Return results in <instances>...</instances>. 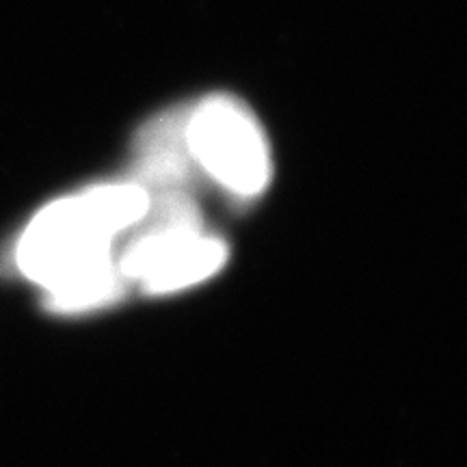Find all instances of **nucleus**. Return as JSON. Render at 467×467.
<instances>
[{
    "mask_svg": "<svg viewBox=\"0 0 467 467\" xmlns=\"http://www.w3.org/2000/svg\"><path fill=\"white\" fill-rule=\"evenodd\" d=\"M189 107H173L150 119L134 139L130 180L148 192L191 191L195 162L186 143Z\"/></svg>",
    "mask_w": 467,
    "mask_h": 467,
    "instance_id": "nucleus-4",
    "label": "nucleus"
},
{
    "mask_svg": "<svg viewBox=\"0 0 467 467\" xmlns=\"http://www.w3.org/2000/svg\"><path fill=\"white\" fill-rule=\"evenodd\" d=\"M186 143L197 171L238 200H255L273 178L271 148L258 117L230 93L189 104Z\"/></svg>",
    "mask_w": 467,
    "mask_h": 467,
    "instance_id": "nucleus-3",
    "label": "nucleus"
},
{
    "mask_svg": "<svg viewBox=\"0 0 467 467\" xmlns=\"http://www.w3.org/2000/svg\"><path fill=\"white\" fill-rule=\"evenodd\" d=\"M150 192L134 180L107 182L48 203L16 247L20 273L44 288L52 314L109 307L128 292L113 255L115 238L141 223Z\"/></svg>",
    "mask_w": 467,
    "mask_h": 467,
    "instance_id": "nucleus-1",
    "label": "nucleus"
},
{
    "mask_svg": "<svg viewBox=\"0 0 467 467\" xmlns=\"http://www.w3.org/2000/svg\"><path fill=\"white\" fill-rule=\"evenodd\" d=\"M227 262L223 238L203 230L202 210L191 191L150 197V208L121 249L117 266L145 295H169L206 282Z\"/></svg>",
    "mask_w": 467,
    "mask_h": 467,
    "instance_id": "nucleus-2",
    "label": "nucleus"
}]
</instances>
